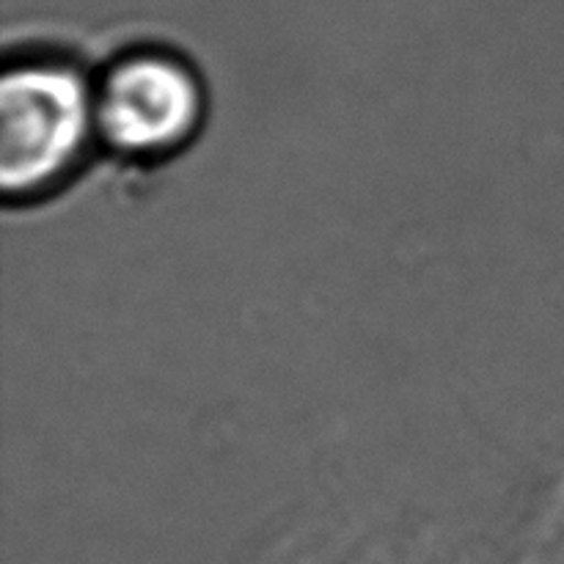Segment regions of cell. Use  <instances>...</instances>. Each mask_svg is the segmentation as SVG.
Instances as JSON below:
<instances>
[{"mask_svg": "<svg viewBox=\"0 0 564 564\" xmlns=\"http://www.w3.org/2000/svg\"><path fill=\"white\" fill-rule=\"evenodd\" d=\"M97 138L94 86L61 61L28 58L0 83V185L31 202L64 185Z\"/></svg>", "mask_w": 564, "mask_h": 564, "instance_id": "obj_1", "label": "cell"}, {"mask_svg": "<svg viewBox=\"0 0 564 564\" xmlns=\"http://www.w3.org/2000/svg\"><path fill=\"white\" fill-rule=\"evenodd\" d=\"M204 86L185 58L135 50L94 86L97 138L124 160L154 163L185 149L204 121Z\"/></svg>", "mask_w": 564, "mask_h": 564, "instance_id": "obj_2", "label": "cell"}]
</instances>
